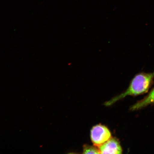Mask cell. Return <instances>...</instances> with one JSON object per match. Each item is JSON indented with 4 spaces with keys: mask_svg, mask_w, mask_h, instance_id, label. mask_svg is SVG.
I'll use <instances>...</instances> for the list:
<instances>
[{
    "mask_svg": "<svg viewBox=\"0 0 154 154\" xmlns=\"http://www.w3.org/2000/svg\"><path fill=\"white\" fill-rule=\"evenodd\" d=\"M154 71L151 73L140 72L135 76L128 89L104 103L106 106L113 104L128 96H137L147 93L153 84Z\"/></svg>",
    "mask_w": 154,
    "mask_h": 154,
    "instance_id": "6da1fadb",
    "label": "cell"
},
{
    "mask_svg": "<svg viewBox=\"0 0 154 154\" xmlns=\"http://www.w3.org/2000/svg\"><path fill=\"white\" fill-rule=\"evenodd\" d=\"M90 137L93 145L99 148L112 137L109 129L104 125L100 124L92 128Z\"/></svg>",
    "mask_w": 154,
    "mask_h": 154,
    "instance_id": "7a4b0ae2",
    "label": "cell"
},
{
    "mask_svg": "<svg viewBox=\"0 0 154 154\" xmlns=\"http://www.w3.org/2000/svg\"><path fill=\"white\" fill-rule=\"evenodd\" d=\"M100 154H122V148L116 138L112 137L99 148Z\"/></svg>",
    "mask_w": 154,
    "mask_h": 154,
    "instance_id": "3957f363",
    "label": "cell"
},
{
    "mask_svg": "<svg viewBox=\"0 0 154 154\" xmlns=\"http://www.w3.org/2000/svg\"><path fill=\"white\" fill-rule=\"evenodd\" d=\"M154 104V88L145 97L135 103L130 108V110L137 111L144 108L147 106Z\"/></svg>",
    "mask_w": 154,
    "mask_h": 154,
    "instance_id": "277c9868",
    "label": "cell"
},
{
    "mask_svg": "<svg viewBox=\"0 0 154 154\" xmlns=\"http://www.w3.org/2000/svg\"><path fill=\"white\" fill-rule=\"evenodd\" d=\"M83 153L84 154H100L99 148L94 146L85 144L83 147Z\"/></svg>",
    "mask_w": 154,
    "mask_h": 154,
    "instance_id": "5b68a950",
    "label": "cell"
}]
</instances>
